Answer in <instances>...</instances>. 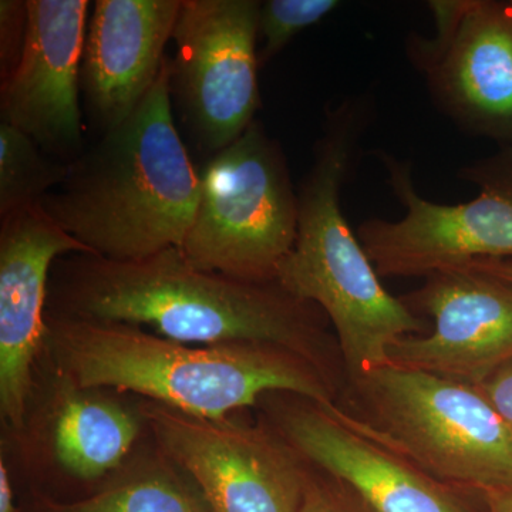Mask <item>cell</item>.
<instances>
[{
	"instance_id": "cell-11",
	"label": "cell",
	"mask_w": 512,
	"mask_h": 512,
	"mask_svg": "<svg viewBox=\"0 0 512 512\" xmlns=\"http://www.w3.org/2000/svg\"><path fill=\"white\" fill-rule=\"evenodd\" d=\"M402 301L434 328L389 350L393 365L478 386L512 359V284L471 266L426 276Z\"/></svg>"
},
{
	"instance_id": "cell-7",
	"label": "cell",
	"mask_w": 512,
	"mask_h": 512,
	"mask_svg": "<svg viewBox=\"0 0 512 512\" xmlns=\"http://www.w3.org/2000/svg\"><path fill=\"white\" fill-rule=\"evenodd\" d=\"M379 158L406 211L397 221H363L357 231L380 278L429 276L478 259L512 258V147L460 168L457 177L480 192L458 205L426 200L414 188L409 164L387 153Z\"/></svg>"
},
{
	"instance_id": "cell-19",
	"label": "cell",
	"mask_w": 512,
	"mask_h": 512,
	"mask_svg": "<svg viewBox=\"0 0 512 512\" xmlns=\"http://www.w3.org/2000/svg\"><path fill=\"white\" fill-rule=\"evenodd\" d=\"M338 0H268L259 9V67L275 59L303 30L338 9Z\"/></svg>"
},
{
	"instance_id": "cell-1",
	"label": "cell",
	"mask_w": 512,
	"mask_h": 512,
	"mask_svg": "<svg viewBox=\"0 0 512 512\" xmlns=\"http://www.w3.org/2000/svg\"><path fill=\"white\" fill-rule=\"evenodd\" d=\"M47 315L148 326L156 335L190 345L279 346L346 384L338 340L318 306L278 282L258 284L202 271L180 248L131 262L62 256L50 275Z\"/></svg>"
},
{
	"instance_id": "cell-5",
	"label": "cell",
	"mask_w": 512,
	"mask_h": 512,
	"mask_svg": "<svg viewBox=\"0 0 512 512\" xmlns=\"http://www.w3.org/2000/svg\"><path fill=\"white\" fill-rule=\"evenodd\" d=\"M343 407L441 483L512 485V431L473 384L387 363L348 384Z\"/></svg>"
},
{
	"instance_id": "cell-13",
	"label": "cell",
	"mask_w": 512,
	"mask_h": 512,
	"mask_svg": "<svg viewBox=\"0 0 512 512\" xmlns=\"http://www.w3.org/2000/svg\"><path fill=\"white\" fill-rule=\"evenodd\" d=\"M70 254L92 252L39 202L0 222V414L16 433L26 429L35 366L45 350L53 265Z\"/></svg>"
},
{
	"instance_id": "cell-16",
	"label": "cell",
	"mask_w": 512,
	"mask_h": 512,
	"mask_svg": "<svg viewBox=\"0 0 512 512\" xmlns=\"http://www.w3.org/2000/svg\"><path fill=\"white\" fill-rule=\"evenodd\" d=\"M57 383L52 446L60 468L82 481L119 471L146 427L138 407L133 410L106 396L104 389H80L60 379Z\"/></svg>"
},
{
	"instance_id": "cell-15",
	"label": "cell",
	"mask_w": 512,
	"mask_h": 512,
	"mask_svg": "<svg viewBox=\"0 0 512 512\" xmlns=\"http://www.w3.org/2000/svg\"><path fill=\"white\" fill-rule=\"evenodd\" d=\"M427 79L461 130L512 147V5L474 0L453 45Z\"/></svg>"
},
{
	"instance_id": "cell-20",
	"label": "cell",
	"mask_w": 512,
	"mask_h": 512,
	"mask_svg": "<svg viewBox=\"0 0 512 512\" xmlns=\"http://www.w3.org/2000/svg\"><path fill=\"white\" fill-rule=\"evenodd\" d=\"M474 0H430L427 3L434 18V35L424 39L419 35L407 40V56L421 74H427L453 45L461 22Z\"/></svg>"
},
{
	"instance_id": "cell-26",
	"label": "cell",
	"mask_w": 512,
	"mask_h": 512,
	"mask_svg": "<svg viewBox=\"0 0 512 512\" xmlns=\"http://www.w3.org/2000/svg\"><path fill=\"white\" fill-rule=\"evenodd\" d=\"M0 512H20L15 504L9 467L3 458H0Z\"/></svg>"
},
{
	"instance_id": "cell-24",
	"label": "cell",
	"mask_w": 512,
	"mask_h": 512,
	"mask_svg": "<svg viewBox=\"0 0 512 512\" xmlns=\"http://www.w3.org/2000/svg\"><path fill=\"white\" fill-rule=\"evenodd\" d=\"M483 512H512V485L477 494Z\"/></svg>"
},
{
	"instance_id": "cell-17",
	"label": "cell",
	"mask_w": 512,
	"mask_h": 512,
	"mask_svg": "<svg viewBox=\"0 0 512 512\" xmlns=\"http://www.w3.org/2000/svg\"><path fill=\"white\" fill-rule=\"evenodd\" d=\"M156 447V446H154ZM20 512H212L197 485L154 448L111 476L100 490L74 501L35 494Z\"/></svg>"
},
{
	"instance_id": "cell-9",
	"label": "cell",
	"mask_w": 512,
	"mask_h": 512,
	"mask_svg": "<svg viewBox=\"0 0 512 512\" xmlns=\"http://www.w3.org/2000/svg\"><path fill=\"white\" fill-rule=\"evenodd\" d=\"M258 406L303 460L349 485L375 512H483L477 494L430 476L339 403L274 392Z\"/></svg>"
},
{
	"instance_id": "cell-18",
	"label": "cell",
	"mask_w": 512,
	"mask_h": 512,
	"mask_svg": "<svg viewBox=\"0 0 512 512\" xmlns=\"http://www.w3.org/2000/svg\"><path fill=\"white\" fill-rule=\"evenodd\" d=\"M69 164L60 163L32 138L0 121V218L37 204L63 183Z\"/></svg>"
},
{
	"instance_id": "cell-2",
	"label": "cell",
	"mask_w": 512,
	"mask_h": 512,
	"mask_svg": "<svg viewBox=\"0 0 512 512\" xmlns=\"http://www.w3.org/2000/svg\"><path fill=\"white\" fill-rule=\"evenodd\" d=\"M45 350L57 379L138 394L207 419L286 392L339 403L343 386L292 350L265 343L190 345L126 323L47 315Z\"/></svg>"
},
{
	"instance_id": "cell-25",
	"label": "cell",
	"mask_w": 512,
	"mask_h": 512,
	"mask_svg": "<svg viewBox=\"0 0 512 512\" xmlns=\"http://www.w3.org/2000/svg\"><path fill=\"white\" fill-rule=\"evenodd\" d=\"M467 266L487 272V274L497 276V278L512 284V259H478Z\"/></svg>"
},
{
	"instance_id": "cell-14",
	"label": "cell",
	"mask_w": 512,
	"mask_h": 512,
	"mask_svg": "<svg viewBox=\"0 0 512 512\" xmlns=\"http://www.w3.org/2000/svg\"><path fill=\"white\" fill-rule=\"evenodd\" d=\"M183 0H97L82 59L86 116L101 134L126 121L163 72Z\"/></svg>"
},
{
	"instance_id": "cell-12",
	"label": "cell",
	"mask_w": 512,
	"mask_h": 512,
	"mask_svg": "<svg viewBox=\"0 0 512 512\" xmlns=\"http://www.w3.org/2000/svg\"><path fill=\"white\" fill-rule=\"evenodd\" d=\"M28 33L18 67L0 87V121L70 164L84 151L82 59L89 0H26Z\"/></svg>"
},
{
	"instance_id": "cell-22",
	"label": "cell",
	"mask_w": 512,
	"mask_h": 512,
	"mask_svg": "<svg viewBox=\"0 0 512 512\" xmlns=\"http://www.w3.org/2000/svg\"><path fill=\"white\" fill-rule=\"evenodd\" d=\"M28 5L23 0L0 2V79L8 82L18 67L26 33H28Z\"/></svg>"
},
{
	"instance_id": "cell-3",
	"label": "cell",
	"mask_w": 512,
	"mask_h": 512,
	"mask_svg": "<svg viewBox=\"0 0 512 512\" xmlns=\"http://www.w3.org/2000/svg\"><path fill=\"white\" fill-rule=\"evenodd\" d=\"M174 113L168 57L137 110L84 148L63 183L39 201L92 255L131 262L183 245L201 177Z\"/></svg>"
},
{
	"instance_id": "cell-21",
	"label": "cell",
	"mask_w": 512,
	"mask_h": 512,
	"mask_svg": "<svg viewBox=\"0 0 512 512\" xmlns=\"http://www.w3.org/2000/svg\"><path fill=\"white\" fill-rule=\"evenodd\" d=\"M301 512H375L345 483L306 461Z\"/></svg>"
},
{
	"instance_id": "cell-23",
	"label": "cell",
	"mask_w": 512,
	"mask_h": 512,
	"mask_svg": "<svg viewBox=\"0 0 512 512\" xmlns=\"http://www.w3.org/2000/svg\"><path fill=\"white\" fill-rule=\"evenodd\" d=\"M477 387L512 431V359L494 370Z\"/></svg>"
},
{
	"instance_id": "cell-27",
	"label": "cell",
	"mask_w": 512,
	"mask_h": 512,
	"mask_svg": "<svg viewBox=\"0 0 512 512\" xmlns=\"http://www.w3.org/2000/svg\"><path fill=\"white\" fill-rule=\"evenodd\" d=\"M511 5H512V0H511Z\"/></svg>"
},
{
	"instance_id": "cell-6",
	"label": "cell",
	"mask_w": 512,
	"mask_h": 512,
	"mask_svg": "<svg viewBox=\"0 0 512 512\" xmlns=\"http://www.w3.org/2000/svg\"><path fill=\"white\" fill-rule=\"evenodd\" d=\"M181 252L202 271L268 284L298 234V188L281 144L254 121L200 173Z\"/></svg>"
},
{
	"instance_id": "cell-4",
	"label": "cell",
	"mask_w": 512,
	"mask_h": 512,
	"mask_svg": "<svg viewBox=\"0 0 512 512\" xmlns=\"http://www.w3.org/2000/svg\"><path fill=\"white\" fill-rule=\"evenodd\" d=\"M372 99L349 96L326 107L313 161L298 188V234L276 282L325 313L355 382L389 362V350L427 323L380 282L342 210V190L372 121ZM346 384V386H348Z\"/></svg>"
},
{
	"instance_id": "cell-8",
	"label": "cell",
	"mask_w": 512,
	"mask_h": 512,
	"mask_svg": "<svg viewBox=\"0 0 512 512\" xmlns=\"http://www.w3.org/2000/svg\"><path fill=\"white\" fill-rule=\"evenodd\" d=\"M138 410L212 512H301L306 461L266 421L207 419L146 399Z\"/></svg>"
},
{
	"instance_id": "cell-10",
	"label": "cell",
	"mask_w": 512,
	"mask_h": 512,
	"mask_svg": "<svg viewBox=\"0 0 512 512\" xmlns=\"http://www.w3.org/2000/svg\"><path fill=\"white\" fill-rule=\"evenodd\" d=\"M256 0H183L175 23L171 97L202 153L217 154L261 107Z\"/></svg>"
}]
</instances>
